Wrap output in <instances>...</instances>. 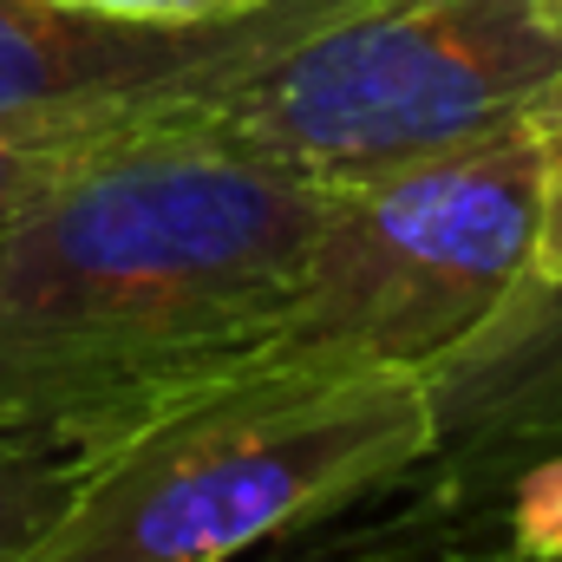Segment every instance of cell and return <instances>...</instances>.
<instances>
[{
	"label": "cell",
	"instance_id": "obj_1",
	"mask_svg": "<svg viewBox=\"0 0 562 562\" xmlns=\"http://www.w3.org/2000/svg\"><path fill=\"white\" fill-rule=\"evenodd\" d=\"M157 105L79 150L0 229L13 438L99 458L190 386L249 367L327 216L334 190Z\"/></svg>",
	"mask_w": 562,
	"mask_h": 562
},
{
	"label": "cell",
	"instance_id": "obj_2",
	"mask_svg": "<svg viewBox=\"0 0 562 562\" xmlns=\"http://www.w3.org/2000/svg\"><path fill=\"white\" fill-rule=\"evenodd\" d=\"M425 373L236 367L105 445L20 562H229L431 458Z\"/></svg>",
	"mask_w": 562,
	"mask_h": 562
},
{
	"label": "cell",
	"instance_id": "obj_3",
	"mask_svg": "<svg viewBox=\"0 0 562 562\" xmlns=\"http://www.w3.org/2000/svg\"><path fill=\"white\" fill-rule=\"evenodd\" d=\"M557 66L537 0H340L276 53L170 92L157 119L347 190L524 119Z\"/></svg>",
	"mask_w": 562,
	"mask_h": 562
},
{
	"label": "cell",
	"instance_id": "obj_4",
	"mask_svg": "<svg viewBox=\"0 0 562 562\" xmlns=\"http://www.w3.org/2000/svg\"><path fill=\"white\" fill-rule=\"evenodd\" d=\"M543 164L524 119L327 196L249 367L438 373L537 281Z\"/></svg>",
	"mask_w": 562,
	"mask_h": 562
},
{
	"label": "cell",
	"instance_id": "obj_5",
	"mask_svg": "<svg viewBox=\"0 0 562 562\" xmlns=\"http://www.w3.org/2000/svg\"><path fill=\"white\" fill-rule=\"evenodd\" d=\"M334 7L340 0H269L216 26H132L59 0H0V119H72L164 99L276 53Z\"/></svg>",
	"mask_w": 562,
	"mask_h": 562
},
{
	"label": "cell",
	"instance_id": "obj_6",
	"mask_svg": "<svg viewBox=\"0 0 562 562\" xmlns=\"http://www.w3.org/2000/svg\"><path fill=\"white\" fill-rule=\"evenodd\" d=\"M425 386L438 438L413 477L431 510L477 517L530 458L562 451V281H524L464 353L425 373Z\"/></svg>",
	"mask_w": 562,
	"mask_h": 562
},
{
	"label": "cell",
	"instance_id": "obj_7",
	"mask_svg": "<svg viewBox=\"0 0 562 562\" xmlns=\"http://www.w3.org/2000/svg\"><path fill=\"white\" fill-rule=\"evenodd\" d=\"M86 464H92L86 451H59V445L0 431V562H20L53 530V517L72 504Z\"/></svg>",
	"mask_w": 562,
	"mask_h": 562
},
{
	"label": "cell",
	"instance_id": "obj_8",
	"mask_svg": "<svg viewBox=\"0 0 562 562\" xmlns=\"http://www.w3.org/2000/svg\"><path fill=\"white\" fill-rule=\"evenodd\" d=\"M164 99H170V92H164ZM144 105H157V99H144ZM144 105L72 112V119H0V229L13 223V210H20L33 190H46L79 150H92L112 125H125Z\"/></svg>",
	"mask_w": 562,
	"mask_h": 562
},
{
	"label": "cell",
	"instance_id": "obj_9",
	"mask_svg": "<svg viewBox=\"0 0 562 562\" xmlns=\"http://www.w3.org/2000/svg\"><path fill=\"white\" fill-rule=\"evenodd\" d=\"M491 510H504V557L562 562V451L530 458Z\"/></svg>",
	"mask_w": 562,
	"mask_h": 562
},
{
	"label": "cell",
	"instance_id": "obj_10",
	"mask_svg": "<svg viewBox=\"0 0 562 562\" xmlns=\"http://www.w3.org/2000/svg\"><path fill=\"white\" fill-rule=\"evenodd\" d=\"M537 164H543V236H537V281H562V66L524 112Z\"/></svg>",
	"mask_w": 562,
	"mask_h": 562
},
{
	"label": "cell",
	"instance_id": "obj_11",
	"mask_svg": "<svg viewBox=\"0 0 562 562\" xmlns=\"http://www.w3.org/2000/svg\"><path fill=\"white\" fill-rule=\"evenodd\" d=\"M99 20H132V26H216V20H243L269 0H59Z\"/></svg>",
	"mask_w": 562,
	"mask_h": 562
},
{
	"label": "cell",
	"instance_id": "obj_12",
	"mask_svg": "<svg viewBox=\"0 0 562 562\" xmlns=\"http://www.w3.org/2000/svg\"><path fill=\"white\" fill-rule=\"evenodd\" d=\"M537 7H543V20H550V26L562 33V0H537Z\"/></svg>",
	"mask_w": 562,
	"mask_h": 562
},
{
	"label": "cell",
	"instance_id": "obj_13",
	"mask_svg": "<svg viewBox=\"0 0 562 562\" xmlns=\"http://www.w3.org/2000/svg\"><path fill=\"white\" fill-rule=\"evenodd\" d=\"M484 562H524V557H504V550H497V557H484Z\"/></svg>",
	"mask_w": 562,
	"mask_h": 562
}]
</instances>
